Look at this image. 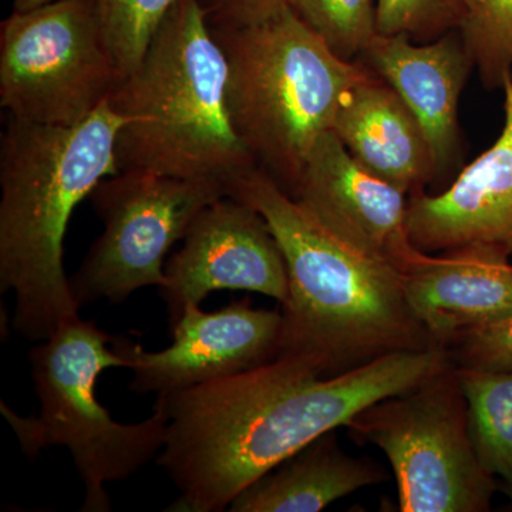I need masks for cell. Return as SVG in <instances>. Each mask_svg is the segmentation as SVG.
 <instances>
[{"mask_svg": "<svg viewBox=\"0 0 512 512\" xmlns=\"http://www.w3.org/2000/svg\"><path fill=\"white\" fill-rule=\"evenodd\" d=\"M292 198L333 235L400 274L426 258L407 227L409 195L357 163L333 131L316 141Z\"/></svg>", "mask_w": 512, "mask_h": 512, "instance_id": "12", "label": "cell"}, {"mask_svg": "<svg viewBox=\"0 0 512 512\" xmlns=\"http://www.w3.org/2000/svg\"><path fill=\"white\" fill-rule=\"evenodd\" d=\"M510 256L490 245H468L427 254L402 274L407 303L434 345L448 350L464 330L512 311Z\"/></svg>", "mask_w": 512, "mask_h": 512, "instance_id": "15", "label": "cell"}, {"mask_svg": "<svg viewBox=\"0 0 512 512\" xmlns=\"http://www.w3.org/2000/svg\"><path fill=\"white\" fill-rule=\"evenodd\" d=\"M15 10H28L36 8V6L45 5V3L53 2V0H12Z\"/></svg>", "mask_w": 512, "mask_h": 512, "instance_id": "25", "label": "cell"}, {"mask_svg": "<svg viewBox=\"0 0 512 512\" xmlns=\"http://www.w3.org/2000/svg\"><path fill=\"white\" fill-rule=\"evenodd\" d=\"M286 6L349 62L359 59L379 35L377 0H286Z\"/></svg>", "mask_w": 512, "mask_h": 512, "instance_id": "20", "label": "cell"}, {"mask_svg": "<svg viewBox=\"0 0 512 512\" xmlns=\"http://www.w3.org/2000/svg\"><path fill=\"white\" fill-rule=\"evenodd\" d=\"M211 28L227 56L232 127L256 167L293 197L316 141L370 69L333 53L288 6L252 25Z\"/></svg>", "mask_w": 512, "mask_h": 512, "instance_id": "5", "label": "cell"}, {"mask_svg": "<svg viewBox=\"0 0 512 512\" xmlns=\"http://www.w3.org/2000/svg\"><path fill=\"white\" fill-rule=\"evenodd\" d=\"M505 494H507L508 497H510L511 501H512V491H505Z\"/></svg>", "mask_w": 512, "mask_h": 512, "instance_id": "26", "label": "cell"}, {"mask_svg": "<svg viewBox=\"0 0 512 512\" xmlns=\"http://www.w3.org/2000/svg\"><path fill=\"white\" fill-rule=\"evenodd\" d=\"M228 195L265 218L284 254L279 356L308 357L333 376L390 353L439 348L414 318L402 274L322 227L264 171L239 175Z\"/></svg>", "mask_w": 512, "mask_h": 512, "instance_id": "2", "label": "cell"}, {"mask_svg": "<svg viewBox=\"0 0 512 512\" xmlns=\"http://www.w3.org/2000/svg\"><path fill=\"white\" fill-rule=\"evenodd\" d=\"M357 444L383 451L402 512H485L498 485L478 460L456 365L349 421Z\"/></svg>", "mask_w": 512, "mask_h": 512, "instance_id": "7", "label": "cell"}, {"mask_svg": "<svg viewBox=\"0 0 512 512\" xmlns=\"http://www.w3.org/2000/svg\"><path fill=\"white\" fill-rule=\"evenodd\" d=\"M453 365L443 348L409 350L325 376L302 356L157 397L167 416L158 466L177 487L167 511L221 512L244 488L379 400Z\"/></svg>", "mask_w": 512, "mask_h": 512, "instance_id": "1", "label": "cell"}, {"mask_svg": "<svg viewBox=\"0 0 512 512\" xmlns=\"http://www.w3.org/2000/svg\"><path fill=\"white\" fill-rule=\"evenodd\" d=\"M227 82V56L204 0H180L107 100L123 120L117 170L215 178L229 190L256 165L229 119Z\"/></svg>", "mask_w": 512, "mask_h": 512, "instance_id": "4", "label": "cell"}, {"mask_svg": "<svg viewBox=\"0 0 512 512\" xmlns=\"http://www.w3.org/2000/svg\"><path fill=\"white\" fill-rule=\"evenodd\" d=\"M225 195L228 183L215 178L146 171L104 178L89 197L103 232L70 278L77 305H120L138 289L163 288L168 252L183 241L198 214Z\"/></svg>", "mask_w": 512, "mask_h": 512, "instance_id": "9", "label": "cell"}, {"mask_svg": "<svg viewBox=\"0 0 512 512\" xmlns=\"http://www.w3.org/2000/svg\"><path fill=\"white\" fill-rule=\"evenodd\" d=\"M121 124L107 101L76 126L9 117L0 138V288L13 293L20 338L42 342L79 316L64 237L77 205L119 171Z\"/></svg>", "mask_w": 512, "mask_h": 512, "instance_id": "3", "label": "cell"}, {"mask_svg": "<svg viewBox=\"0 0 512 512\" xmlns=\"http://www.w3.org/2000/svg\"><path fill=\"white\" fill-rule=\"evenodd\" d=\"M214 26H245L271 18L286 6V0H204Z\"/></svg>", "mask_w": 512, "mask_h": 512, "instance_id": "24", "label": "cell"}, {"mask_svg": "<svg viewBox=\"0 0 512 512\" xmlns=\"http://www.w3.org/2000/svg\"><path fill=\"white\" fill-rule=\"evenodd\" d=\"M332 131L357 163L409 197L437 177L420 121L372 70L343 100Z\"/></svg>", "mask_w": 512, "mask_h": 512, "instance_id": "16", "label": "cell"}, {"mask_svg": "<svg viewBox=\"0 0 512 512\" xmlns=\"http://www.w3.org/2000/svg\"><path fill=\"white\" fill-rule=\"evenodd\" d=\"M463 0H377L379 35L409 37L427 43L457 30Z\"/></svg>", "mask_w": 512, "mask_h": 512, "instance_id": "22", "label": "cell"}, {"mask_svg": "<svg viewBox=\"0 0 512 512\" xmlns=\"http://www.w3.org/2000/svg\"><path fill=\"white\" fill-rule=\"evenodd\" d=\"M180 0H92L106 45L124 77L146 55L161 23Z\"/></svg>", "mask_w": 512, "mask_h": 512, "instance_id": "21", "label": "cell"}, {"mask_svg": "<svg viewBox=\"0 0 512 512\" xmlns=\"http://www.w3.org/2000/svg\"><path fill=\"white\" fill-rule=\"evenodd\" d=\"M167 284L160 291L171 326L210 293H262L284 305L288 271L268 222L237 198L211 202L198 214L183 245L165 262Z\"/></svg>", "mask_w": 512, "mask_h": 512, "instance_id": "10", "label": "cell"}, {"mask_svg": "<svg viewBox=\"0 0 512 512\" xmlns=\"http://www.w3.org/2000/svg\"><path fill=\"white\" fill-rule=\"evenodd\" d=\"M382 481L387 476L379 464L349 456L329 431L249 484L228 511L318 512Z\"/></svg>", "mask_w": 512, "mask_h": 512, "instance_id": "17", "label": "cell"}, {"mask_svg": "<svg viewBox=\"0 0 512 512\" xmlns=\"http://www.w3.org/2000/svg\"><path fill=\"white\" fill-rule=\"evenodd\" d=\"M173 343L147 352L124 336L114 346L127 360L130 390L157 397L241 375L279 356L282 312L256 309L248 301L205 312L191 305L171 326Z\"/></svg>", "mask_w": 512, "mask_h": 512, "instance_id": "11", "label": "cell"}, {"mask_svg": "<svg viewBox=\"0 0 512 512\" xmlns=\"http://www.w3.org/2000/svg\"><path fill=\"white\" fill-rule=\"evenodd\" d=\"M468 407V429L485 471L512 491V372L456 366Z\"/></svg>", "mask_w": 512, "mask_h": 512, "instance_id": "18", "label": "cell"}, {"mask_svg": "<svg viewBox=\"0 0 512 512\" xmlns=\"http://www.w3.org/2000/svg\"><path fill=\"white\" fill-rule=\"evenodd\" d=\"M454 365L490 372H512V311L464 330L448 346Z\"/></svg>", "mask_w": 512, "mask_h": 512, "instance_id": "23", "label": "cell"}, {"mask_svg": "<svg viewBox=\"0 0 512 512\" xmlns=\"http://www.w3.org/2000/svg\"><path fill=\"white\" fill-rule=\"evenodd\" d=\"M357 60L402 97L423 127L437 177L448 173L460 156L458 103L474 69L457 30L427 43L377 35Z\"/></svg>", "mask_w": 512, "mask_h": 512, "instance_id": "14", "label": "cell"}, {"mask_svg": "<svg viewBox=\"0 0 512 512\" xmlns=\"http://www.w3.org/2000/svg\"><path fill=\"white\" fill-rule=\"evenodd\" d=\"M123 79L92 0L13 10L0 25V106L13 119L76 126Z\"/></svg>", "mask_w": 512, "mask_h": 512, "instance_id": "8", "label": "cell"}, {"mask_svg": "<svg viewBox=\"0 0 512 512\" xmlns=\"http://www.w3.org/2000/svg\"><path fill=\"white\" fill-rule=\"evenodd\" d=\"M114 338L80 315L66 320L29 352L39 413L22 417L0 403L26 456L36 458L49 447L69 450L84 485L86 512L111 511L106 485L127 480L158 457L167 433L160 404L146 420L120 423L97 399L101 373L127 369Z\"/></svg>", "mask_w": 512, "mask_h": 512, "instance_id": "6", "label": "cell"}, {"mask_svg": "<svg viewBox=\"0 0 512 512\" xmlns=\"http://www.w3.org/2000/svg\"><path fill=\"white\" fill-rule=\"evenodd\" d=\"M503 93L504 126L493 146L440 194L410 195L407 227L420 251L490 245L512 255V76Z\"/></svg>", "mask_w": 512, "mask_h": 512, "instance_id": "13", "label": "cell"}, {"mask_svg": "<svg viewBox=\"0 0 512 512\" xmlns=\"http://www.w3.org/2000/svg\"><path fill=\"white\" fill-rule=\"evenodd\" d=\"M487 90L512 76V0H463L457 29Z\"/></svg>", "mask_w": 512, "mask_h": 512, "instance_id": "19", "label": "cell"}]
</instances>
